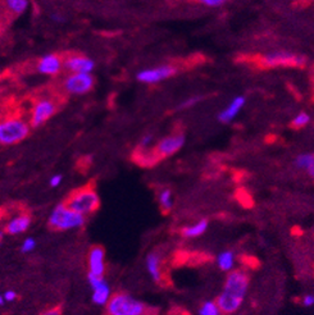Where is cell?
Here are the masks:
<instances>
[{"mask_svg": "<svg viewBox=\"0 0 314 315\" xmlns=\"http://www.w3.org/2000/svg\"><path fill=\"white\" fill-rule=\"evenodd\" d=\"M87 282L91 287V300L98 306H107L112 297V288L104 277L87 273Z\"/></svg>", "mask_w": 314, "mask_h": 315, "instance_id": "10", "label": "cell"}, {"mask_svg": "<svg viewBox=\"0 0 314 315\" xmlns=\"http://www.w3.org/2000/svg\"><path fill=\"white\" fill-rule=\"evenodd\" d=\"M41 315H62V309L56 306V308H49L44 310Z\"/></svg>", "mask_w": 314, "mask_h": 315, "instance_id": "31", "label": "cell"}, {"mask_svg": "<svg viewBox=\"0 0 314 315\" xmlns=\"http://www.w3.org/2000/svg\"><path fill=\"white\" fill-rule=\"evenodd\" d=\"M309 122H311V115L308 113H305V112H300V113L295 115L291 124L295 128H303V127H305L307 124H309Z\"/></svg>", "mask_w": 314, "mask_h": 315, "instance_id": "24", "label": "cell"}, {"mask_svg": "<svg viewBox=\"0 0 314 315\" xmlns=\"http://www.w3.org/2000/svg\"><path fill=\"white\" fill-rule=\"evenodd\" d=\"M52 20L56 23H64L66 22V17L60 13H54L52 14Z\"/></svg>", "mask_w": 314, "mask_h": 315, "instance_id": "33", "label": "cell"}, {"mask_svg": "<svg viewBox=\"0 0 314 315\" xmlns=\"http://www.w3.org/2000/svg\"><path fill=\"white\" fill-rule=\"evenodd\" d=\"M301 304L304 306H307V308H309V306H313L314 305V296L313 295H305L304 297H303V300H301Z\"/></svg>", "mask_w": 314, "mask_h": 315, "instance_id": "32", "label": "cell"}, {"mask_svg": "<svg viewBox=\"0 0 314 315\" xmlns=\"http://www.w3.org/2000/svg\"><path fill=\"white\" fill-rule=\"evenodd\" d=\"M4 4L10 13L17 14V16L26 13L29 7V0H4Z\"/></svg>", "mask_w": 314, "mask_h": 315, "instance_id": "20", "label": "cell"}, {"mask_svg": "<svg viewBox=\"0 0 314 315\" xmlns=\"http://www.w3.org/2000/svg\"><path fill=\"white\" fill-rule=\"evenodd\" d=\"M249 288V276L244 270H231L226 278L223 291L217 297V304L223 314L237 312Z\"/></svg>", "mask_w": 314, "mask_h": 315, "instance_id": "1", "label": "cell"}, {"mask_svg": "<svg viewBox=\"0 0 314 315\" xmlns=\"http://www.w3.org/2000/svg\"><path fill=\"white\" fill-rule=\"evenodd\" d=\"M4 296V300H5V302H13L17 300V292L16 291H13V289H8V291H5V292L3 293Z\"/></svg>", "mask_w": 314, "mask_h": 315, "instance_id": "30", "label": "cell"}, {"mask_svg": "<svg viewBox=\"0 0 314 315\" xmlns=\"http://www.w3.org/2000/svg\"><path fill=\"white\" fill-rule=\"evenodd\" d=\"M158 202H159V206L162 208V210L168 213L171 209L173 208V195H172V191L170 189L162 190L158 194Z\"/></svg>", "mask_w": 314, "mask_h": 315, "instance_id": "21", "label": "cell"}, {"mask_svg": "<svg viewBox=\"0 0 314 315\" xmlns=\"http://www.w3.org/2000/svg\"><path fill=\"white\" fill-rule=\"evenodd\" d=\"M63 68H64V60L62 59V57L56 54V53H49V54L43 56L36 64L37 73L43 76H49V77L59 75Z\"/></svg>", "mask_w": 314, "mask_h": 315, "instance_id": "12", "label": "cell"}, {"mask_svg": "<svg viewBox=\"0 0 314 315\" xmlns=\"http://www.w3.org/2000/svg\"><path fill=\"white\" fill-rule=\"evenodd\" d=\"M86 223L85 215L80 214L73 209H71L68 205L58 204L54 206L48 219V224L49 227L54 231L66 232L71 231V229H79V228L84 227Z\"/></svg>", "mask_w": 314, "mask_h": 315, "instance_id": "2", "label": "cell"}, {"mask_svg": "<svg viewBox=\"0 0 314 315\" xmlns=\"http://www.w3.org/2000/svg\"><path fill=\"white\" fill-rule=\"evenodd\" d=\"M36 249V240L33 237H27L23 240L22 245H21V251L23 254H29L32 253Z\"/></svg>", "mask_w": 314, "mask_h": 315, "instance_id": "26", "label": "cell"}, {"mask_svg": "<svg viewBox=\"0 0 314 315\" xmlns=\"http://www.w3.org/2000/svg\"><path fill=\"white\" fill-rule=\"evenodd\" d=\"M145 266L149 276L155 283L162 282V257L158 253L147 254L146 259H145Z\"/></svg>", "mask_w": 314, "mask_h": 315, "instance_id": "16", "label": "cell"}, {"mask_svg": "<svg viewBox=\"0 0 314 315\" xmlns=\"http://www.w3.org/2000/svg\"><path fill=\"white\" fill-rule=\"evenodd\" d=\"M246 99L245 96H242V95H239V96H235L232 100L229 101L228 105H227L223 111L219 112L218 114V120L219 122H222V123H229V122H232L239 113L241 112V109L245 107Z\"/></svg>", "mask_w": 314, "mask_h": 315, "instance_id": "15", "label": "cell"}, {"mask_svg": "<svg viewBox=\"0 0 314 315\" xmlns=\"http://www.w3.org/2000/svg\"><path fill=\"white\" fill-rule=\"evenodd\" d=\"M217 265L223 272H231L235 265V254L229 250L222 251L217 257Z\"/></svg>", "mask_w": 314, "mask_h": 315, "instance_id": "19", "label": "cell"}, {"mask_svg": "<svg viewBox=\"0 0 314 315\" xmlns=\"http://www.w3.org/2000/svg\"><path fill=\"white\" fill-rule=\"evenodd\" d=\"M222 312L219 309L217 301H213V300H208V301H204L201 304V306L199 308V315H221Z\"/></svg>", "mask_w": 314, "mask_h": 315, "instance_id": "22", "label": "cell"}, {"mask_svg": "<svg viewBox=\"0 0 314 315\" xmlns=\"http://www.w3.org/2000/svg\"><path fill=\"white\" fill-rule=\"evenodd\" d=\"M203 100V96H199V95H195V96H190L187 98L186 100H183L180 105H178V109L183 111V109H190V108L195 107L198 103Z\"/></svg>", "mask_w": 314, "mask_h": 315, "instance_id": "25", "label": "cell"}, {"mask_svg": "<svg viewBox=\"0 0 314 315\" xmlns=\"http://www.w3.org/2000/svg\"><path fill=\"white\" fill-rule=\"evenodd\" d=\"M31 124L21 118H7L0 120V143L4 146L22 143L29 135Z\"/></svg>", "mask_w": 314, "mask_h": 315, "instance_id": "4", "label": "cell"}, {"mask_svg": "<svg viewBox=\"0 0 314 315\" xmlns=\"http://www.w3.org/2000/svg\"><path fill=\"white\" fill-rule=\"evenodd\" d=\"M105 308L108 315H146V305L144 302L126 292L112 295Z\"/></svg>", "mask_w": 314, "mask_h": 315, "instance_id": "3", "label": "cell"}, {"mask_svg": "<svg viewBox=\"0 0 314 315\" xmlns=\"http://www.w3.org/2000/svg\"><path fill=\"white\" fill-rule=\"evenodd\" d=\"M262 63L268 67H287V65H303L305 58L300 54L288 52V50H276L265 54L262 58Z\"/></svg>", "mask_w": 314, "mask_h": 315, "instance_id": "9", "label": "cell"}, {"mask_svg": "<svg viewBox=\"0 0 314 315\" xmlns=\"http://www.w3.org/2000/svg\"><path fill=\"white\" fill-rule=\"evenodd\" d=\"M95 85V78L91 73H69L63 81V88L69 95L81 96L90 92Z\"/></svg>", "mask_w": 314, "mask_h": 315, "instance_id": "6", "label": "cell"}, {"mask_svg": "<svg viewBox=\"0 0 314 315\" xmlns=\"http://www.w3.org/2000/svg\"><path fill=\"white\" fill-rule=\"evenodd\" d=\"M200 4H203L205 7L209 8H219L225 5L228 0H198Z\"/></svg>", "mask_w": 314, "mask_h": 315, "instance_id": "27", "label": "cell"}, {"mask_svg": "<svg viewBox=\"0 0 314 315\" xmlns=\"http://www.w3.org/2000/svg\"><path fill=\"white\" fill-rule=\"evenodd\" d=\"M185 145V136L182 133H173L170 136L163 137L159 143L154 147V155L157 159L168 158L180 151Z\"/></svg>", "mask_w": 314, "mask_h": 315, "instance_id": "11", "label": "cell"}, {"mask_svg": "<svg viewBox=\"0 0 314 315\" xmlns=\"http://www.w3.org/2000/svg\"><path fill=\"white\" fill-rule=\"evenodd\" d=\"M62 182H63L62 174H54V175H52L49 179V185H50V187H53V189H57V187H59V186L62 185Z\"/></svg>", "mask_w": 314, "mask_h": 315, "instance_id": "29", "label": "cell"}, {"mask_svg": "<svg viewBox=\"0 0 314 315\" xmlns=\"http://www.w3.org/2000/svg\"><path fill=\"white\" fill-rule=\"evenodd\" d=\"M208 221L205 219H201V221L197 222L195 224H191V226H187V227H183L181 229V234H182L185 238H197L201 234H204L208 229Z\"/></svg>", "mask_w": 314, "mask_h": 315, "instance_id": "18", "label": "cell"}, {"mask_svg": "<svg viewBox=\"0 0 314 315\" xmlns=\"http://www.w3.org/2000/svg\"><path fill=\"white\" fill-rule=\"evenodd\" d=\"M177 73V68L172 64H162L150 68H144L136 73V80L141 84L155 85L173 77Z\"/></svg>", "mask_w": 314, "mask_h": 315, "instance_id": "7", "label": "cell"}, {"mask_svg": "<svg viewBox=\"0 0 314 315\" xmlns=\"http://www.w3.org/2000/svg\"><path fill=\"white\" fill-rule=\"evenodd\" d=\"M56 101L48 98L40 99L33 104L32 111H31V118H29V124L33 128H39V127L44 126L56 114Z\"/></svg>", "mask_w": 314, "mask_h": 315, "instance_id": "8", "label": "cell"}, {"mask_svg": "<svg viewBox=\"0 0 314 315\" xmlns=\"http://www.w3.org/2000/svg\"><path fill=\"white\" fill-rule=\"evenodd\" d=\"M66 204L80 214L87 217L98 210L100 199H99L98 192L94 189L82 187V189L72 192V195L66 200Z\"/></svg>", "mask_w": 314, "mask_h": 315, "instance_id": "5", "label": "cell"}, {"mask_svg": "<svg viewBox=\"0 0 314 315\" xmlns=\"http://www.w3.org/2000/svg\"><path fill=\"white\" fill-rule=\"evenodd\" d=\"M4 302H5V300H4V296L0 295V306L4 305Z\"/></svg>", "mask_w": 314, "mask_h": 315, "instance_id": "34", "label": "cell"}, {"mask_svg": "<svg viewBox=\"0 0 314 315\" xmlns=\"http://www.w3.org/2000/svg\"><path fill=\"white\" fill-rule=\"evenodd\" d=\"M295 166L298 167L299 169H305V171H308L311 167L314 166V154L305 153L298 155L296 156V159H295Z\"/></svg>", "mask_w": 314, "mask_h": 315, "instance_id": "23", "label": "cell"}, {"mask_svg": "<svg viewBox=\"0 0 314 315\" xmlns=\"http://www.w3.org/2000/svg\"><path fill=\"white\" fill-rule=\"evenodd\" d=\"M31 226V218L27 214L16 215L10 219L5 226V232L10 236L22 234L27 231Z\"/></svg>", "mask_w": 314, "mask_h": 315, "instance_id": "17", "label": "cell"}, {"mask_svg": "<svg viewBox=\"0 0 314 315\" xmlns=\"http://www.w3.org/2000/svg\"><path fill=\"white\" fill-rule=\"evenodd\" d=\"M153 140H154V136L151 135V133H146V135H144L140 141V149L145 150L147 149V147H150V145L153 143Z\"/></svg>", "mask_w": 314, "mask_h": 315, "instance_id": "28", "label": "cell"}, {"mask_svg": "<svg viewBox=\"0 0 314 315\" xmlns=\"http://www.w3.org/2000/svg\"><path fill=\"white\" fill-rule=\"evenodd\" d=\"M88 273L94 276L104 277L105 273V251L103 247L94 246L88 253L87 258Z\"/></svg>", "mask_w": 314, "mask_h": 315, "instance_id": "14", "label": "cell"}, {"mask_svg": "<svg viewBox=\"0 0 314 315\" xmlns=\"http://www.w3.org/2000/svg\"><path fill=\"white\" fill-rule=\"evenodd\" d=\"M96 63L94 59L81 54H72L64 59V68L69 73H92Z\"/></svg>", "mask_w": 314, "mask_h": 315, "instance_id": "13", "label": "cell"}]
</instances>
